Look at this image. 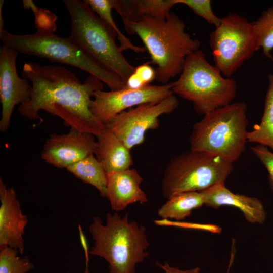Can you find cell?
I'll use <instances>...</instances> for the list:
<instances>
[{
	"mask_svg": "<svg viewBox=\"0 0 273 273\" xmlns=\"http://www.w3.org/2000/svg\"><path fill=\"white\" fill-rule=\"evenodd\" d=\"M174 94L158 103L144 104L123 111L105 125L131 150L145 141L146 132L159 126V117L169 114L178 107Z\"/></svg>",
	"mask_w": 273,
	"mask_h": 273,
	"instance_id": "10",
	"label": "cell"
},
{
	"mask_svg": "<svg viewBox=\"0 0 273 273\" xmlns=\"http://www.w3.org/2000/svg\"><path fill=\"white\" fill-rule=\"evenodd\" d=\"M247 107L236 102L204 115L193 126L190 150L220 156L234 163L247 142Z\"/></svg>",
	"mask_w": 273,
	"mask_h": 273,
	"instance_id": "5",
	"label": "cell"
},
{
	"mask_svg": "<svg viewBox=\"0 0 273 273\" xmlns=\"http://www.w3.org/2000/svg\"><path fill=\"white\" fill-rule=\"evenodd\" d=\"M89 231L94 240L89 253L109 263V273H135L136 265L149 255L146 229L129 221L128 213L121 217L108 213L105 224L95 216Z\"/></svg>",
	"mask_w": 273,
	"mask_h": 273,
	"instance_id": "3",
	"label": "cell"
},
{
	"mask_svg": "<svg viewBox=\"0 0 273 273\" xmlns=\"http://www.w3.org/2000/svg\"><path fill=\"white\" fill-rule=\"evenodd\" d=\"M95 136L73 128H70L69 131L65 134H52L44 144L41 157L54 167L66 168L95 154L96 149Z\"/></svg>",
	"mask_w": 273,
	"mask_h": 273,
	"instance_id": "13",
	"label": "cell"
},
{
	"mask_svg": "<svg viewBox=\"0 0 273 273\" xmlns=\"http://www.w3.org/2000/svg\"><path fill=\"white\" fill-rule=\"evenodd\" d=\"M31 34L11 33L0 30V39L5 45L19 53L68 64L88 72L105 83L111 90L124 88V81L92 58L69 37H62L47 29L37 28Z\"/></svg>",
	"mask_w": 273,
	"mask_h": 273,
	"instance_id": "4",
	"label": "cell"
},
{
	"mask_svg": "<svg viewBox=\"0 0 273 273\" xmlns=\"http://www.w3.org/2000/svg\"><path fill=\"white\" fill-rule=\"evenodd\" d=\"M18 253L9 246L0 247V273H27L34 268L28 256L19 257Z\"/></svg>",
	"mask_w": 273,
	"mask_h": 273,
	"instance_id": "24",
	"label": "cell"
},
{
	"mask_svg": "<svg viewBox=\"0 0 273 273\" xmlns=\"http://www.w3.org/2000/svg\"><path fill=\"white\" fill-rule=\"evenodd\" d=\"M133 73L145 85H149L156 78L155 70L149 65V63H145L135 67Z\"/></svg>",
	"mask_w": 273,
	"mask_h": 273,
	"instance_id": "27",
	"label": "cell"
},
{
	"mask_svg": "<svg viewBox=\"0 0 273 273\" xmlns=\"http://www.w3.org/2000/svg\"><path fill=\"white\" fill-rule=\"evenodd\" d=\"M156 264L164 271V273H200V269L198 266L190 269L182 270L177 267L171 266L166 262L163 264L157 262Z\"/></svg>",
	"mask_w": 273,
	"mask_h": 273,
	"instance_id": "28",
	"label": "cell"
},
{
	"mask_svg": "<svg viewBox=\"0 0 273 273\" xmlns=\"http://www.w3.org/2000/svg\"><path fill=\"white\" fill-rule=\"evenodd\" d=\"M233 163L220 156L191 150L173 158L164 171L162 190L168 199L176 193L201 191L225 183Z\"/></svg>",
	"mask_w": 273,
	"mask_h": 273,
	"instance_id": "8",
	"label": "cell"
},
{
	"mask_svg": "<svg viewBox=\"0 0 273 273\" xmlns=\"http://www.w3.org/2000/svg\"><path fill=\"white\" fill-rule=\"evenodd\" d=\"M210 47L215 67L230 77L260 50L252 22L230 13L210 34Z\"/></svg>",
	"mask_w": 273,
	"mask_h": 273,
	"instance_id": "9",
	"label": "cell"
},
{
	"mask_svg": "<svg viewBox=\"0 0 273 273\" xmlns=\"http://www.w3.org/2000/svg\"><path fill=\"white\" fill-rule=\"evenodd\" d=\"M259 49L264 55L272 59L273 50V5L263 11L255 21L251 22Z\"/></svg>",
	"mask_w": 273,
	"mask_h": 273,
	"instance_id": "23",
	"label": "cell"
},
{
	"mask_svg": "<svg viewBox=\"0 0 273 273\" xmlns=\"http://www.w3.org/2000/svg\"><path fill=\"white\" fill-rule=\"evenodd\" d=\"M234 256H235V253L234 252H232L231 253V257H230V262H229V267H228V271L226 272V273H229L230 272V268L233 264V260H234Z\"/></svg>",
	"mask_w": 273,
	"mask_h": 273,
	"instance_id": "30",
	"label": "cell"
},
{
	"mask_svg": "<svg viewBox=\"0 0 273 273\" xmlns=\"http://www.w3.org/2000/svg\"><path fill=\"white\" fill-rule=\"evenodd\" d=\"M178 4L188 6L195 14L204 19L209 24L218 26L221 18L214 13L210 0H177Z\"/></svg>",
	"mask_w": 273,
	"mask_h": 273,
	"instance_id": "25",
	"label": "cell"
},
{
	"mask_svg": "<svg viewBox=\"0 0 273 273\" xmlns=\"http://www.w3.org/2000/svg\"><path fill=\"white\" fill-rule=\"evenodd\" d=\"M93 11L108 26L116 35L120 42L119 49L121 52L131 50L135 53H142L147 50L144 47L134 45L119 30L112 16L113 9V0H84Z\"/></svg>",
	"mask_w": 273,
	"mask_h": 273,
	"instance_id": "22",
	"label": "cell"
},
{
	"mask_svg": "<svg viewBox=\"0 0 273 273\" xmlns=\"http://www.w3.org/2000/svg\"><path fill=\"white\" fill-rule=\"evenodd\" d=\"M205 205L213 208L233 206L240 209L246 220L251 223L262 224L266 218V212L262 202L255 197L231 192L225 183H217L201 191Z\"/></svg>",
	"mask_w": 273,
	"mask_h": 273,
	"instance_id": "15",
	"label": "cell"
},
{
	"mask_svg": "<svg viewBox=\"0 0 273 273\" xmlns=\"http://www.w3.org/2000/svg\"><path fill=\"white\" fill-rule=\"evenodd\" d=\"M172 85V82L160 85L149 84L138 89L98 90L94 94L89 109L93 116L105 125L128 108L158 103L173 95Z\"/></svg>",
	"mask_w": 273,
	"mask_h": 273,
	"instance_id": "11",
	"label": "cell"
},
{
	"mask_svg": "<svg viewBox=\"0 0 273 273\" xmlns=\"http://www.w3.org/2000/svg\"><path fill=\"white\" fill-rule=\"evenodd\" d=\"M96 138L95 155L107 174L131 168L133 163L130 150L110 130L105 126Z\"/></svg>",
	"mask_w": 273,
	"mask_h": 273,
	"instance_id": "17",
	"label": "cell"
},
{
	"mask_svg": "<svg viewBox=\"0 0 273 273\" xmlns=\"http://www.w3.org/2000/svg\"><path fill=\"white\" fill-rule=\"evenodd\" d=\"M22 77L31 81L30 98L18 110L30 120L42 119L41 110L58 116L65 125L97 137L105 128L92 114L89 105L103 82L90 75L82 83L72 71L61 66L25 63Z\"/></svg>",
	"mask_w": 273,
	"mask_h": 273,
	"instance_id": "1",
	"label": "cell"
},
{
	"mask_svg": "<svg viewBox=\"0 0 273 273\" xmlns=\"http://www.w3.org/2000/svg\"><path fill=\"white\" fill-rule=\"evenodd\" d=\"M19 53L3 45L0 49V101L2 114L0 131H7L15 106L29 101L31 85L29 80L20 78L16 61Z\"/></svg>",
	"mask_w": 273,
	"mask_h": 273,
	"instance_id": "12",
	"label": "cell"
},
{
	"mask_svg": "<svg viewBox=\"0 0 273 273\" xmlns=\"http://www.w3.org/2000/svg\"><path fill=\"white\" fill-rule=\"evenodd\" d=\"M250 149L266 168L270 187L273 192V152L268 147L260 144L251 147Z\"/></svg>",
	"mask_w": 273,
	"mask_h": 273,
	"instance_id": "26",
	"label": "cell"
},
{
	"mask_svg": "<svg viewBox=\"0 0 273 273\" xmlns=\"http://www.w3.org/2000/svg\"><path fill=\"white\" fill-rule=\"evenodd\" d=\"M125 30L137 35L157 65L155 79L164 84L180 74L187 57L199 50L200 41L185 31L184 22L171 12L165 19H122Z\"/></svg>",
	"mask_w": 273,
	"mask_h": 273,
	"instance_id": "2",
	"label": "cell"
},
{
	"mask_svg": "<svg viewBox=\"0 0 273 273\" xmlns=\"http://www.w3.org/2000/svg\"><path fill=\"white\" fill-rule=\"evenodd\" d=\"M159 209L157 215L163 219L181 220L190 216L192 211L205 205L201 191H187L176 193L167 199Z\"/></svg>",
	"mask_w": 273,
	"mask_h": 273,
	"instance_id": "19",
	"label": "cell"
},
{
	"mask_svg": "<svg viewBox=\"0 0 273 273\" xmlns=\"http://www.w3.org/2000/svg\"><path fill=\"white\" fill-rule=\"evenodd\" d=\"M247 141L270 148L273 152V74L268 75L264 111L259 124L248 131Z\"/></svg>",
	"mask_w": 273,
	"mask_h": 273,
	"instance_id": "21",
	"label": "cell"
},
{
	"mask_svg": "<svg viewBox=\"0 0 273 273\" xmlns=\"http://www.w3.org/2000/svg\"><path fill=\"white\" fill-rule=\"evenodd\" d=\"M0 247L9 246L22 254L24 229L28 222L23 214L13 188H8L0 178Z\"/></svg>",
	"mask_w": 273,
	"mask_h": 273,
	"instance_id": "14",
	"label": "cell"
},
{
	"mask_svg": "<svg viewBox=\"0 0 273 273\" xmlns=\"http://www.w3.org/2000/svg\"><path fill=\"white\" fill-rule=\"evenodd\" d=\"M63 2L71 19V33L68 37L125 83L135 67L126 60L116 45L117 35L84 1L63 0Z\"/></svg>",
	"mask_w": 273,
	"mask_h": 273,
	"instance_id": "7",
	"label": "cell"
},
{
	"mask_svg": "<svg viewBox=\"0 0 273 273\" xmlns=\"http://www.w3.org/2000/svg\"><path fill=\"white\" fill-rule=\"evenodd\" d=\"M177 0H113V9L122 19L135 20L141 17L165 19Z\"/></svg>",
	"mask_w": 273,
	"mask_h": 273,
	"instance_id": "18",
	"label": "cell"
},
{
	"mask_svg": "<svg viewBox=\"0 0 273 273\" xmlns=\"http://www.w3.org/2000/svg\"><path fill=\"white\" fill-rule=\"evenodd\" d=\"M94 155H90L66 169L84 183L94 186L102 197L107 198V174Z\"/></svg>",
	"mask_w": 273,
	"mask_h": 273,
	"instance_id": "20",
	"label": "cell"
},
{
	"mask_svg": "<svg viewBox=\"0 0 273 273\" xmlns=\"http://www.w3.org/2000/svg\"><path fill=\"white\" fill-rule=\"evenodd\" d=\"M4 3V0H1L0 1V30L3 29V27L4 26V21L3 20V17H2V7H3V5Z\"/></svg>",
	"mask_w": 273,
	"mask_h": 273,
	"instance_id": "29",
	"label": "cell"
},
{
	"mask_svg": "<svg viewBox=\"0 0 273 273\" xmlns=\"http://www.w3.org/2000/svg\"><path fill=\"white\" fill-rule=\"evenodd\" d=\"M172 83L173 94L191 102L195 111L203 115L233 103L237 92L236 81L223 76L201 50L187 57Z\"/></svg>",
	"mask_w": 273,
	"mask_h": 273,
	"instance_id": "6",
	"label": "cell"
},
{
	"mask_svg": "<svg viewBox=\"0 0 273 273\" xmlns=\"http://www.w3.org/2000/svg\"><path fill=\"white\" fill-rule=\"evenodd\" d=\"M107 174V198L113 211H123L135 202H148L145 192L140 187L143 178L136 169L130 168Z\"/></svg>",
	"mask_w": 273,
	"mask_h": 273,
	"instance_id": "16",
	"label": "cell"
}]
</instances>
